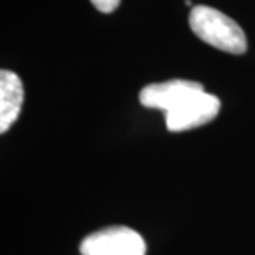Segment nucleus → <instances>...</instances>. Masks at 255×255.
I'll return each instance as SVG.
<instances>
[{
	"instance_id": "4",
	"label": "nucleus",
	"mask_w": 255,
	"mask_h": 255,
	"mask_svg": "<svg viewBox=\"0 0 255 255\" xmlns=\"http://www.w3.org/2000/svg\"><path fill=\"white\" fill-rule=\"evenodd\" d=\"M23 105V85L13 71H0V132H7L17 121Z\"/></svg>"
},
{
	"instance_id": "2",
	"label": "nucleus",
	"mask_w": 255,
	"mask_h": 255,
	"mask_svg": "<svg viewBox=\"0 0 255 255\" xmlns=\"http://www.w3.org/2000/svg\"><path fill=\"white\" fill-rule=\"evenodd\" d=\"M191 30L202 42L226 53L242 55L247 52V37L236 20L206 5H196L189 15Z\"/></svg>"
},
{
	"instance_id": "1",
	"label": "nucleus",
	"mask_w": 255,
	"mask_h": 255,
	"mask_svg": "<svg viewBox=\"0 0 255 255\" xmlns=\"http://www.w3.org/2000/svg\"><path fill=\"white\" fill-rule=\"evenodd\" d=\"M139 101L146 108L161 110L166 116L167 129L172 132L211 123L221 111V100L207 93L201 83L191 80L147 85L141 90Z\"/></svg>"
},
{
	"instance_id": "3",
	"label": "nucleus",
	"mask_w": 255,
	"mask_h": 255,
	"mask_svg": "<svg viewBox=\"0 0 255 255\" xmlns=\"http://www.w3.org/2000/svg\"><path fill=\"white\" fill-rule=\"evenodd\" d=\"M81 255H146V242L129 227H108L83 239Z\"/></svg>"
},
{
	"instance_id": "5",
	"label": "nucleus",
	"mask_w": 255,
	"mask_h": 255,
	"mask_svg": "<svg viewBox=\"0 0 255 255\" xmlns=\"http://www.w3.org/2000/svg\"><path fill=\"white\" fill-rule=\"evenodd\" d=\"M121 0H91V3L95 5L96 8L100 10V12L103 13H111L115 12L116 8H118Z\"/></svg>"
}]
</instances>
